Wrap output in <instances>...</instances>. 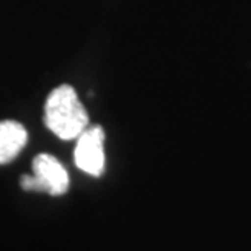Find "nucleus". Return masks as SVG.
Returning <instances> with one entry per match:
<instances>
[{"label":"nucleus","mask_w":251,"mask_h":251,"mask_svg":"<svg viewBox=\"0 0 251 251\" xmlns=\"http://www.w3.org/2000/svg\"><path fill=\"white\" fill-rule=\"evenodd\" d=\"M28 142V132L23 124L12 119L0 121V165L10 163L18 157Z\"/></svg>","instance_id":"nucleus-4"},{"label":"nucleus","mask_w":251,"mask_h":251,"mask_svg":"<svg viewBox=\"0 0 251 251\" xmlns=\"http://www.w3.org/2000/svg\"><path fill=\"white\" fill-rule=\"evenodd\" d=\"M25 191L62 196L69 189V175L56 157L49 153H39L33 160V175L20 178Z\"/></svg>","instance_id":"nucleus-2"},{"label":"nucleus","mask_w":251,"mask_h":251,"mask_svg":"<svg viewBox=\"0 0 251 251\" xmlns=\"http://www.w3.org/2000/svg\"><path fill=\"white\" fill-rule=\"evenodd\" d=\"M74 158L82 172L101 176L104 172V130L101 126L87 127L78 135Z\"/></svg>","instance_id":"nucleus-3"},{"label":"nucleus","mask_w":251,"mask_h":251,"mask_svg":"<svg viewBox=\"0 0 251 251\" xmlns=\"http://www.w3.org/2000/svg\"><path fill=\"white\" fill-rule=\"evenodd\" d=\"M44 124L62 140L77 139L88 127V114L70 85L54 88L44 104Z\"/></svg>","instance_id":"nucleus-1"}]
</instances>
